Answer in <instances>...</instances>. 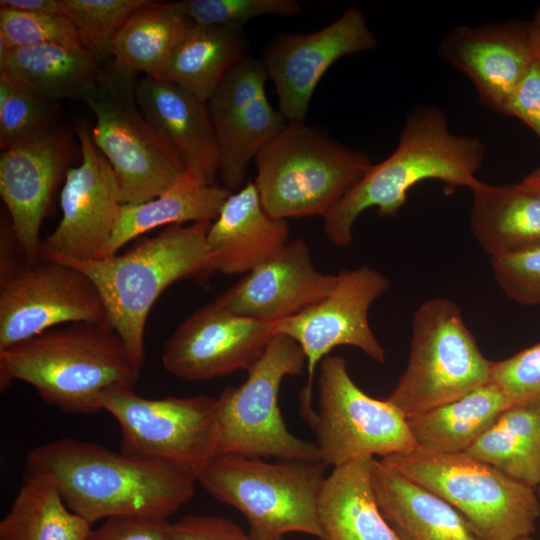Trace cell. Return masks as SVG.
<instances>
[{
  "label": "cell",
  "instance_id": "40",
  "mask_svg": "<svg viewBox=\"0 0 540 540\" xmlns=\"http://www.w3.org/2000/svg\"><path fill=\"white\" fill-rule=\"evenodd\" d=\"M86 540H175L173 526L166 518L115 516L91 529Z\"/></svg>",
  "mask_w": 540,
  "mask_h": 540
},
{
  "label": "cell",
  "instance_id": "39",
  "mask_svg": "<svg viewBox=\"0 0 540 540\" xmlns=\"http://www.w3.org/2000/svg\"><path fill=\"white\" fill-rule=\"evenodd\" d=\"M492 381L512 405L525 403L540 407V342L493 362Z\"/></svg>",
  "mask_w": 540,
  "mask_h": 540
},
{
  "label": "cell",
  "instance_id": "43",
  "mask_svg": "<svg viewBox=\"0 0 540 540\" xmlns=\"http://www.w3.org/2000/svg\"><path fill=\"white\" fill-rule=\"evenodd\" d=\"M0 6L28 13L66 16L61 0H1Z\"/></svg>",
  "mask_w": 540,
  "mask_h": 540
},
{
  "label": "cell",
  "instance_id": "30",
  "mask_svg": "<svg viewBox=\"0 0 540 540\" xmlns=\"http://www.w3.org/2000/svg\"><path fill=\"white\" fill-rule=\"evenodd\" d=\"M96 61L84 47L41 44L13 49L0 73L45 100L82 99L101 72Z\"/></svg>",
  "mask_w": 540,
  "mask_h": 540
},
{
  "label": "cell",
  "instance_id": "41",
  "mask_svg": "<svg viewBox=\"0 0 540 540\" xmlns=\"http://www.w3.org/2000/svg\"><path fill=\"white\" fill-rule=\"evenodd\" d=\"M172 526L175 540H267L246 533L233 521L217 516L188 515Z\"/></svg>",
  "mask_w": 540,
  "mask_h": 540
},
{
  "label": "cell",
  "instance_id": "7",
  "mask_svg": "<svg viewBox=\"0 0 540 540\" xmlns=\"http://www.w3.org/2000/svg\"><path fill=\"white\" fill-rule=\"evenodd\" d=\"M380 460L449 503L483 540H518L535 531L534 488L464 452L415 449Z\"/></svg>",
  "mask_w": 540,
  "mask_h": 540
},
{
  "label": "cell",
  "instance_id": "20",
  "mask_svg": "<svg viewBox=\"0 0 540 540\" xmlns=\"http://www.w3.org/2000/svg\"><path fill=\"white\" fill-rule=\"evenodd\" d=\"M437 52L472 82L481 104L497 113L535 62L529 24L522 20L454 27Z\"/></svg>",
  "mask_w": 540,
  "mask_h": 540
},
{
  "label": "cell",
  "instance_id": "15",
  "mask_svg": "<svg viewBox=\"0 0 540 540\" xmlns=\"http://www.w3.org/2000/svg\"><path fill=\"white\" fill-rule=\"evenodd\" d=\"M377 46L361 10L351 7L312 33H282L264 49L262 63L273 82L279 111L287 122H304L312 95L340 58Z\"/></svg>",
  "mask_w": 540,
  "mask_h": 540
},
{
  "label": "cell",
  "instance_id": "38",
  "mask_svg": "<svg viewBox=\"0 0 540 540\" xmlns=\"http://www.w3.org/2000/svg\"><path fill=\"white\" fill-rule=\"evenodd\" d=\"M499 288L521 305H540V245L490 258Z\"/></svg>",
  "mask_w": 540,
  "mask_h": 540
},
{
  "label": "cell",
  "instance_id": "12",
  "mask_svg": "<svg viewBox=\"0 0 540 540\" xmlns=\"http://www.w3.org/2000/svg\"><path fill=\"white\" fill-rule=\"evenodd\" d=\"M101 408L117 420L126 454L167 464L195 481L218 454L216 398L151 399L118 387L102 395Z\"/></svg>",
  "mask_w": 540,
  "mask_h": 540
},
{
  "label": "cell",
  "instance_id": "31",
  "mask_svg": "<svg viewBox=\"0 0 540 540\" xmlns=\"http://www.w3.org/2000/svg\"><path fill=\"white\" fill-rule=\"evenodd\" d=\"M192 22L174 2L148 1L126 21L113 43L112 65L125 73L158 78Z\"/></svg>",
  "mask_w": 540,
  "mask_h": 540
},
{
  "label": "cell",
  "instance_id": "22",
  "mask_svg": "<svg viewBox=\"0 0 540 540\" xmlns=\"http://www.w3.org/2000/svg\"><path fill=\"white\" fill-rule=\"evenodd\" d=\"M145 118L173 145L186 171L209 184L219 175V152L207 102L186 89L144 76L135 87Z\"/></svg>",
  "mask_w": 540,
  "mask_h": 540
},
{
  "label": "cell",
  "instance_id": "19",
  "mask_svg": "<svg viewBox=\"0 0 540 540\" xmlns=\"http://www.w3.org/2000/svg\"><path fill=\"white\" fill-rule=\"evenodd\" d=\"M70 155V137L50 124L31 138L2 150L0 195L29 264L41 259V225L65 178Z\"/></svg>",
  "mask_w": 540,
  "mask_h": 540
},
{
  "label": "cell",
  "instance_id": "8",
  "mask_svg": "<svg viewBox=\"0 0 540 540\" xmlns=\"http://www.w3.org/2000/svg\"><path fill=\"white\" fill-rule=\"evenodd\" d=\"M134 79L111 64L82 97L95 115L91 136L116 175L122 204L149 201L186 172L177 150L140 111Z\"/></svg>",
  "mask_w": 540,
  "mask_h": 540
},
{
  "label": "cell",
  "instance_id": "11",
  "mask_svg": "<svg viewBox=\"0 0 540 540\" xmlns=\"http://www.w3.org/2000/svg\"><path fill=\"white\" fill-rule=\"evenodd\" d=\"M306 365L301 347L290 337L275 333L247 371L246 380L224 388L216 398L218 454L321 461L315 443L286 427L278 404L283 379L302 374Z\"/></svg>",
  "mask_w": 540,
  "mask_h": 540
},
{
  "label": "cell",
  "instance_id": "16",
  "mask_svg": "<svg viewBox=\"0 0 540 540\" xmlns=\"http://www.w3.org/2000/svg\"><path fill=\"white\" fill-rule=\"evenodd\" d=\"M81 163L69 167L60 194L62 217L42 241L40 254L95 260L104 258L122 202L116 175L93 142L91 132L77 127Z\"/></svg>",
  "mask_w": 540,
  "mask_h": 540
},
{
  "label": "cell",
  "instance_id": "24",
  "mask_svg": "<svg viewBox=\"0 0 540 540\" xmlns=\"http://www.w3.org/2000/svg\"><path fill=\"white\" fill-rule=\"evenodd\" d=\"M371 480L379 509L399 540H483L449 503L380 459H373Z\"/></svg>",
  "mask_w": 540,
  "mask_h": 540
},
{
  "label": "cell",
  "instance_id": "27",
  "mask_svg": "<svg viewBox=\"0 0 540 540\" xmlns=\"http://www.w3.org/2000/svg\"><path fill=\"white\" fill-rule=\"evenodd\" d=\"M232 194L225 186L209 184L186 171L168 190L140 203L122 204L106 255H114L131 240L164 225L213 222Z\"/></svg>",
  "mask_w": 540,
  "mask_h": 540
},
{
  "label": "cell",
  "instance_id": "4",
  "mask_svg": "<svg viewBox=\"0 0 540 540\" xmlns=\"http://www.w3.org/2000/svg\"><path fill=\"white\" fill-rule=\"evenodd\" d=\"M212 222L169 226L126 251L101 259L79 260L49 253L84 273L97 288L108 323L140 368L145 362L144 331L158 297L182 279L205 280L209 267L207 234Z\"/></svg>",
  "mask_w": 540,
  "mask_h": 540
},
{
  "label": "cell",
  "instance_id": "21",
  "mask_svg": "<svg viewBox=\"0 0 540 540\" xmlns=\"http://www.w3.org/2000/svg\"><path fill=\"white\" fill-rule=\"evenodd\" d=\"M336 279L316 269L309 246L296 238L214 301L239 316L272 324L319 302Z\"/></svg>",
  "mask_w": 540,
  "mask_h": 540
},
{
  "label": "cell",
  "instance_id": "13",
  "mask_svg": "<svg viewBox=\"0 0 540 540\" xmlns=\"http://www.w3.org/2000/svg\"><path fill=\"white\" fill-rule=\"evenodd\" d=\"M74 322H108L97 288L80 270L41 258L0 278V350Z\"/></svg>",
  "mask_w": 540,
  "mask_h": 540
},
{
  "label": "cell",
  "instance_id": "36",
  "mask_svg": "<svg viewBox=\"0 0 540 540\" xmlns=\"http://www.w3.org/2000/svg\"><path fill=\"white\" fill-rule=\"evenodd\" d=\"M193 24L243 28L263 15L290 17L301 13L295 0H184L174 2Z\"/></svg>",
  "mask_w": 540,
  "mask_h": 540
},
{
  "label": "cell",
  "instance_id": "10",
  "mask_svg": "<svg viewBox=\"0 0 540 540\" xmlns=\"http://www.w3.org/2000/svg\"><path fill=\"white\" fill-rule=\"evenodd\" d=\"M317 382L318 409L313 408L312 394L302 389L300 410L315 435L321 462L334 468L416 449L406 416L387 399L363 392L343 357L326 356L318 366Z\"/></svg>",
  "mask_w": 540,
  "mask_h": 540
},
{
  "label": "cell",
  "instance_id": "32",
  "mask_svg": "<svg viewBox=\"0 0 540 540\" xmlns=\"http://www.w3.org/2000/svg\"><path fill=\"white\" fill-rule=\"evenodd\" d=\"M464 453L532 488L540 484V407L505 409Z\"/></svg>",
  "mask_w": 540,
  "mask_h": 540
},
{
  "label": "cell",
  "instance_id": "18",
  "mask_svg": "<svg viewBox=\"0 0 540 540\" xmlns=\"http://www.w3.org/2000/svg\"><path fill=\"white\" fill-rule=\"evenodd\" d=\"M274 334L271 323L239 316L213 301L176 328L163 346L162 366L187 381L249 371Z\"/></svg>",
  "mask_w": 540,
  "mask_h": 540
},
{
  "label": "cell",
  "instance_id": "34",
  "mask_svg": "<svg viewBox=\"0 0 540 540\" xmlns=\"http://www.w3.org/2000/svg\"><path fill=\"white\" fill-rule=\"evenodd\" d=\"M148 0H61L83 47L95 58L112 55L114 40L129 17Z\"/></svg>",
  "mask_w": 540,
  "mask_h": 540
},
{
  "label": "cell",
  "instance_id": "42",
  "mask_svg": "<svg viewBox=\"0 0 540 540\" xmlns=\"http://www.w3.org/2000/svg\"><path fill=\"white\" fill-rule=\"evenodd\" d=\"M502 114L522 121L540 139V64L537 61L508 100Z\"/></svg>",
  "mask_w": 540,
  "mask_h": 540
},
{
  "label": "cell",
  "instance_id": "37",
  "mask_svg": "<svg viewBox=\"0 0 540 540\" xmlns=\"http://www.w3.org/2000/svg\"><path fill=\"white\" fill-rule=\"evenodd\" d=\"M0 38L12 50L51 43L83 47L76 27L67 16L28 13L1 6Z\"/></svg>",
  "mask_w": 540,
  "mask_h": 540
},
{
  "label": "cell",
  "instance_id": "26",
  "mask_svg": "<svg viewBox=\"0 0 540 540\" xmlns=\"http://www.w3.org/2000/svg\"><path fill=\"white\" fill-rule=\"evenodd\" d=\"M373 459L352 460L326 477L319 499L322 540H399L374 495Z\"/></svg>",
  "mask_w": 540,
  "mask_h": 540
},
{
  "label": "cell",
  "instance_id": "17",
  "mask_svg": "<svg viewBox=\"0 0 540 540\" xmlns=\"http://www.w3.org/2000/svg\"><path fill=\"white\" fill-rule=\"evenodd\" d=\"M267 79L262 61L246 55L207 101L218 145L219 176L230 190L244 186L251 160L287 124L266 96Z\"/></svg>",
  "mask_w": 540,
  "mask_h": 540
},
{
  "label": "cell",
  "instance_id": "3",
  "mask_svg": "<svg viewBox=\"0 0 540 540\" xmlns=\"http://www.w3.org/2000/svg\"><path fill=\"white\" fill-rule=\"evenodd\" d=\"M141 368L108 322H74L0 350V388L30 384L48 404L68 414L102 410L101 397L134 387Z\"/></svg>",
  "mask_w": 540,
  "mask_h": 540
},
{
  "label": "cell",
  "instance_id": "2",
  "mask_svg": "<svg viewBox=\"0 0 540 540\" xmlns=\"http://www.w3.org/2000/svg\"><path fill=\"white\" fill-rule=\"evenodd\" d=\"M485 151L479 138L452 133L440 107L422 104L412 108L395 150L372 164L323 217L328 239L335 246H349L354 223L364 211L376 207L381 217L396 216L405 206L409 190L419 182L438 180L470 190L479 181Z\"/></svg>",
  "mask_w": 540,
  "mask_h": 540
},
{
  "label": "cell",
  "instance_id": "6",
  "mask_svg": "<svg viewBox=\"0 0 540 540\" xmlns=\"http://www.w3.org/2000/svg\"><path fill=\"white\" fill-rule=\"evenodd\" d=\"M327 465L321 461L282 460L219 453L198 478L218 501L237 509L250 532L267 540L288 533L323 539L319 499Z\"/></svg>",
  "mask_w": 540,
  "mask_h": 540
},
{
  "label": "cell",
  "instance_id": "25",
  "mask_svg": "<svg viewBox=\"0 0 540 540\" xmlns=\"http://www.w3.org/2000/svg\"><path fill=\"white\" fill-rule=\"evenodd\" d=\"M470 191V229L490 258L540 245L539 193L520 183L491 185L480 180Z\"/></svg>",
  "mask_w": 540,
  "mask_h": 540
},
{
  "label": "cell",
  "instance_id": "28",
  "mask_svg": "<svg viewBox=\"0 0 540 540\" xmlns=\"http://www.w3.org/2000/svg\"><path fill=\"white\" fill-rule=\"evenodd\" d=\"M512 403L489 382L446 404L407 417L416 449L460 453L469 448Z\"/></svg>",
  "mask_w": 540,
  "mask_h": 540
},
{
  "label": "cell",
  "instance_id": "45",
  "mask_svg": "<svg viewBox=\"0 0 540 540\" xmlns=\"http://www.w3.org/2000/svg\"><path fill=\"white\" fill-rule=\"evenodd\" d=\"M519 183L524 188L540 194V167L527 174Z\"/></svg>",
  "mask_w": 540,
  "mask_h": 540
},
{
  "label": "cell",
  "instance_id": "44",
  "mask_svg": "<svg viewBox=\"0 0 540 540\" xmlns=\"http://www.w3.org/2000/svg\"><path fill=\"white\" fill-rule=\"evenodd\" d=\"M528 24L534 58L540 64V7L533 13L531 20H528Z\"/></svg>",
  "mask_w": 540,
  "mask_h": 540
},
{
  "label": "cell",
  "instance_id": "47",
  "mask_svg": "<svg viewBox=\"0 0 540 540\" xmlns=\"http://www.w3.org/2000/svg\"><path fill=\"white\" fill-rule=\"evenodd\" d=\"M539 488H540V484H539Z\"/></svg>",
  "mask_w": 540,
  "mask_h": 540
},
{
  "label": "cell",
  "instance_id": "33",
  "mask_svg": "<svg viewBox=\"0 0 540 540\" xmlns=\"http://www.w3.org/2000/svg\"><path fill=\"white\" fill-rule=\"evenodd\" d=\"M91 525L68 508L49 477L26 474L0 522V540H86Z\"/></svg>",
  "mask_w": 540,
  "mask_h": 540
},
{
  "label": "cell",
  "instance_id": "29",
  "mask_svg": "<svg viewBox=\"0 0 540 540\" xmlns=\"http://www.w3.org/2000/svg\"><path fill=\"white\" fill-rule=\"evenodd\" d=\"M244 47L243 28L192 23L157 79L207 102L225 75L246 56Z\"/></svg>",
  "mask_w": 540,
  "mask_h": 540
},
{
  "label": "cell",
  "instance_id": "35",
  "mask_svg": "<svg viewBox=\"0 0 540 540\" xmlns=\"http://www.w3.org/2000/svg\"><path fill=\"white\" fill-rule=\"evenodd\" d=\"M48 125L46 100L8 73H0L1 149L31 138Z\"/></svg>",
  "mask_w": 540,
  "mask_h": 540
},
{
  "label": "cell",
  "instance_id": "5",
  "mask_svg": "<svg viewBox=\"0 0 540 540\" xmlns=\"http://www.w3.org/2000/svg\"><path fill=\"white\" fill-rule=\"evenodd\" d=\"M262 206L279 219L321 216L372 166L368 155L305 122H287L255 157Z\"/></svg>",
  "mask_w": 540,
  "mask_h": 540
},
{
  "label": "cell",
  "instance_id": "9",
  "mask_svg": "<svg viewBox=\"0 0 540 540\" xmlns=\"http://www.w3.org/2000/svg\"><path fill=\"white\" fill-rule=\"evenodd\" d=\"M492 367L460 307L448 298H432L414 313L408 363L386 399L407 418L488 384Z\"/></svg>",
  "mask_w": 540,
  "mask_h": 540
},
{
  "label": "cell",
  "instance_id": "1",
  "mask_svg": "<svg viewBox=\"0 0 540 540\" xmlns=\"http://www.w3.org/2000/svg\"><path fill=\"white\" fill-rule=\"evenodd\" d=\"M26 474L49 477L68 508L91 524L115 516L166 518L195 487L194 479L167 464L72 438L32 449Z\"/></svg>",
  "mask_w": 540,
  "mask_h": 540
},
{
  "label": "cell",
  "instance_id": "46",
  "mask_svg": "<svg viewBox=\"0 0 540 540\" xmlns=\"http://www.w3.org/2000/svg\"><path fill=\"white\" fill-rule=\"evenodd\" d=\"M518 540H533L530 536L520 538Z\"/></svg>",
  "mask_w": 540,
  "mask_h": 540
},
{
  "label": "cell",
  "instance_id": "14",
  "mask_svg": "<svg viewBox=\"0 0 540 540\" xmlns=\"http://www.w3.org/2000/svg\"><path fill=\"white\" fill-rule=\"evenodd\" d=\"M332 290L319 302L290 318L272 323L275 333L293 339L302 349L312 389L320 362L338 346L361 350L385 364L386 350L369 323L373 303L390 289V281L377 269L360 266L339 272Z\"/></svg>",
  "mask_w": 540,
  "mask_h": 540
},
{
  "label": "cell",
  "instance_id": "23",
  "mask_svg": "<svg viewBox=\"0 0 540 540\" xmlns=\"http://www.w3.org/2000/svg\"><path fill=\"white\" fill-rule=\"evenodd\" d=\"M289 224L269 215L257 187L248 181L223 204L207 234L212 273H248L277 255L289 242Z\"/></svg>",
  "mask_w": 540,
  "mask_h": 540
}]
</instances>
